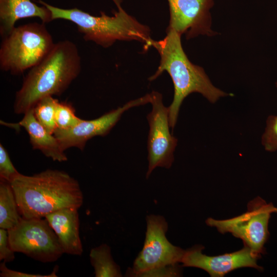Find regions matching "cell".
<instances>
[{"mask_svg":"<svg viewBox=\"0 0 277 277\" xmlns=\"http://www.w3.org/2000/svg\"><path fill=\"white\" fill-rule=\"evenodd\" d=\"M58 266H55L51 273L48 274H32L13 270L8 268L6 265V262H3L0 265L1 277H56L58 271Z\"/></svg>","mask_w":277,"mask_h":277,"instance_id":"obj_23","label":"cell"},{"mask_svg":"<svg viewBox=\"0 0 277 277\" xmlns=\"http://www.w3.org/2000/svg\"><path fill=\"white\" fill-rule=\"evenodd\" d=\"M204 249L203 246L196 245L185 250L181 260L182 266L202 269L212 277H222L235 269L243 267L263 270V268L257 264L261 254L246 246L244 245L240 250L217 256L203 254Z\"/></svg>","mask_w":277,"mask_h":277,"instance_id":"obj_11","label":"cell"},{"mask_svg":"<svg viewBox=\"0 0 277 277\" xmlns=\"http://www.w3.org/2000/svg\"><path fill=\"white\" fill-rule=\"evenodd\" d=\"M8 232L11 249L35 260L53 262L64 253L56 234L45 217H22Z\"/></svg>","mask_w":277,"mask_h":277,"instance_id":"obj_8","label":"cell"},{"mask_svg":"<svg viewBox=\"0 0 277 277\" xmlns=\"http://www.w3.org/2000/svg\"><path fill=\"white\" fill-rule=\"evenodd\" d=\"M22 217L10 183L1 180L0 228L9 230L16 226Z\"/></svg>","mask_w":277,"mask_h":277,"instance_id":"obj_16","label":"cell"},{"mask_svg":"<svg viewBox=\"0 0 277 277\" xmlns=\"http://www.w3.org/2000/svg\"><path fill=\"white\" fill-rule=\"evenodd\" d=\"M58 102V100L52 96H46L41 99L33 108L36 120L52 134L57 129L55 110Z\"/></svg>","mask_w":277,"mask_h":277,"instance_id":"obj_18","label":"cell"},{"mask_svg":"<svg viewBox=\"0 0 277 277\" xmlns=\"http://www.w3.org/2000/svg\"><path fill=\"white\" fill-rule=\"evenodd\" d=\"M78 209L64 208L45 217L56 234L64 253L74 255H81L83 251Z\"/></svg>","mask_w":277,"mask_h":277,"instance_id":"obj_13","label":"cell"},{"mask_svg":"<svg viewBox=\"0 0 277 277\" xmlns=\"http://www.w3.org/2000/svg\"><path fill=\"white\" fill-rule=\"evenodd\" d=\"M3 125L14 129L23 127L28 133L30 144L34 149L40 150L46 156L54 161L65 162L68 158L58 141L35 118L33 108L24 114L18 123H9L1 121Z\"/></svg>","mask_w":277,"mask_h":277,"instance_id":"obj_14","label":"cell"},{"mask_svg":"<svg viewBox=\"0 0 277 277\" xmlns=\"http://www.w3.org/2000/svg\"><path fill=\"white\" fill-rule=\"evenodd\" d=\"M274 212H277V208L275 207Z\"/></svg>","mask_w":277,"mask_h":277,"instance_id":"obj_24","label":"cell"},{"mask_svg":"<svg viewBox=\"0 0 277 277\" xmlns=\"http://www.w3.org/2000/svg\"><path fill=\"white\" fill-rule=\"evenodd\" d=\"M20 173L16 169L7 150L0 144V178L10 183Z\"/></svg>","mask_w":277,"mask_h":277,"instance_id":"obj_21","label":"cell"},{"mask_svg":"<svg viewBox=\"0 0 277 277\" xmlns=\"http://www.w3.org/2000/svg\"><path fill=\"white\" fill-rule=\"evenodd\" d=\"M90 263L94 268L96 277H120L119 266L114 261L110 247L103 244L90 250Z\"/></svg>","mask_w":277,"mask_h":277,"instance_id":"obj_17","label":"cell"},{"mask_svg":"<svg viewBox=\"0 0 277 277\" xmlns=\"http://www.w3.org/2000/svg\"><path fill=\"white\" fill-rule=\"evenodd\" d=\"M152 109L147 116L149 125L147 149L148 169L146 178L157 167L169 168L174 161L173 152L177 140L170 133L169 108L164 106L161 93H149Z\"/></svg>","mask_w":277,"mask_h":277,"instance_id":"obj_9","label":"cell"},{"mask_svg":"<svg viewBox=\"0 0 277 277\" xmlns=\"http://www.w3.org/2000/svg\"><path fill=\"white\" fill-rule=\"evenodd\" d=\"M81 120L76 116L72 104L67 102H58L55 110L57 129L70 128L78 124Z\"/></svg>","mask_w":277,"mask_h":277,"instance_id":"obj_19","label":"cell"},{"mask_svg":"<svg viewBox=\"0 0 277 277\" xmlns=\"http://www.w3.org/2000/svg\"><path fill=\"white\" fill-rule=\"evenodd\" d=\"M10 183L24 218H44L62 209H79L83 203L78 181L63 171L48 169L32 175L19 173Z\"/></svg>","mask_w":277,"mask_h":277,"instance_id":"obj_2","label":"cell"},{"mask_svg":"<svg viewBox=\"0 0 277 277\" xmlns=\"http://www.w3.org/2000/svg\"><path fill=\"white\" fill-rule=\"evenodd\" d=\"M276 86L277 87V82ZM262 143L266 151L273 152L277 150V115H270L267 118Z\"/></svg>","mask_w":277,"mask_h":277,"instance_id":"obj_20","label":"cell"},{"mask_svg":"<svg viewBox=\"0 0 277 277\" xmlns=\"http://www.w3.org/2000/svg\"><path fill=\"white\" fill-rule=\"evenodd\" d=\"M146 232L142 250L129 268V276H176L180 275L178 264L185 250L172 245L166 236L168 223L159 215L146 217Z\"/></svg>","mask_w":277,"mask_h":277,"instance_id":"obj_5","label":"cell"},{"mask_svg":"<svg viewBox=\"0 0 277 277\" xmlns=\"http://www.w3.org/2000/svg\"><path fill=\"white\" fill-rule=\"evenodd\" d=\"M170 11L169 25L187 39L199 35L212 36L210 9L213 0H167Z\"/></svg>","mask_w":277,"mask_h":277,"instance_id":"obj_12","label":"cell"},{"mask_svg":"<svg viewBox=\"0 0 277 277\" xmlns=\"http://www.w3.org/2000/svg\"><path fill=\"white\" fill-rule=\"evenodd\" d=\"M33 17L39 18L44 24L53 21L45 6H39L31 0H0L1 36L3 38L8 35L17 21Z\"/></svg>","mask_w":277,"mask_h":277,"instance_id":"obj_15","label":"cell"},{"mask_svg":"<svg viewBox=\"0 0 277 277\" xmlns=\"http://www.w3.org/2000/svg\"><path fill=\"white\" fill-rule=\"evenodd\" d=\"M14 251L11 249L8 230L0 229V260L6 263L13 261L15 259Z\"/></svg>","mask_w":277,"mask_h":277,"instance_id":"obj_22","label":"cell"},{"mask_svg":"<svg viewBox=\"0 0 277 277\" xmlns=\"http://www.w3.org/2000/svg\"><path fill=\"white\" fill-rule=\"evenodd\" d=\"M150 94L127 102L122 107L105 113L91 120L81 121L74 126L67 129H57L54 135L64 151L71 147L83 150L87 142L96 136L108 134L121 118L124 112L133 107L150 103Z\"/></svg>","mask_w":277,"mask_h":277,"instance_id":"obj_10","label":"cell"},{"mask_svg":"<svg viewBox=\"0 0 277 277\" xmlns=\"http://www.w3.org/2000/svg\"><path fill=\"white\" fill-rule=\"evenodd\" d=\"M55 43L45 24L30 23L15 28L3 37L0 68L19 75L40 63Z\"/></svg>","mask_w":277,"mask_h":277,"instance_id":"obj_6","label":"cell"},{"mask_svg":"<svg viewBox=\"0 0 277 277\" xmlns=\"http://www.w3.org/2000/svg\"><path fill=\"white\" fill-rule=\"evenodd\" d=\"M274 209L271 203L258 196L248 203L246 212L226 220L209 217L206 223L222 234L231 233L241 239L245 246L261 254L265 251L264 246L269 235L268 223Z\"/></svg>","mask_w":277,"mask_h":277,"instance_id":"obj_7","label":"cell"},{"mask_svg":"<svg viewBox=\"0 0 277 277\" xmlns=\"http://www.w3.org/2000/svg\"><path fill=\"white\" fill-rule=\"evenodd\" d=\"M51 12L52 19H62L75 24L85 41L108 48L117 41H136L144 44L146 51L152 41L149 27L127 13L122 6V0H112L117 10L112 16L101 11L94 16L77 8L64 9L37 0Z\"/></svg>","mask_w":277,"mask_h":277,"instance_id":"obj_4","label":"cell"},{"mask_svg":"<svg viewBox=\"0 0 277 277\" xmlns=\"http://www.w3.org/2000/svg\"><path fill=\"white\" fill-rule=\"evenodd\" d=\"M181 36L175 30L167 28L163 39H152L151 43V47L157 51L161 60L155 73L148 80L153 81L166 71L173 83V99L168 107L169 125L172 129L176 123L182 103L190 94L201 93L212 103L220 97L229 95L213 85L202 67L189 61L182 47Z\"/></svg>","mask_w":277,"mask_h":277,"instance_id":"obj_3","label":"cell"},{"mask_svg":"<svg viewBox=\"0 0 277 277\" xmlns=\"http://www.w3.org/2000/svg\"><path fill=\"white\" fill-rule=\"evenodd\" d=\"M81 71V58L76 45L67 39L55 43L48 55L25 77L15 94L14 113L24 114L41 99L60 96Z\"/></svg>","mask_w":277,"mask_h":277,"instance_id":"obj_1","label":"cell"}]
</instances>
